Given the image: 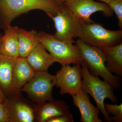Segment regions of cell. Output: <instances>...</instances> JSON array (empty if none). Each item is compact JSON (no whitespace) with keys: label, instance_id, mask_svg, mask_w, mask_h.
<instances>
[{"label":"cell","instance_id":"6da1fadb","mask_svg":"<svg viewBox=\"0 0 122 122\" xmlns=\"http://www.w3.org/2000/svg\"><path fill=\"white\" fill-rule=\"evenodd\" d=\"M63 6L54 0H0V28L5 30L16 18L33 10L54 16Z\"/></svg>","mask_w":122,"mask_h":122},{"label":"cell","instance_id":"7a4b0ae2","mask_svg":"<svg viewBox=\"0 0 122 122\" xmlns=\"http://www.w3.org/2000/svg\"><path fill=\"white\" fill-rule=\"evenodd\" d=\"M75 43L90 73L102 77L113 89H119L122 79L114 75L107 69L106 65V57L103 51L100 48L91 45L81 39H78Z\"/></svg>","mask_w":122,"mask_h":122},{"label":"cell","instance_id":"3957f363","mask_svg":"<svg viewBox=\"0 0 122 122\" xmlns=\"http://www.w3.org/2000/svg\"><path fill=\"white\" fill-rule=\"evenodd\" d=\"M81 66L82 78L81 89L92 96L106 121L111 122L109 115L104 107V102L107 98L114 103L118 102V99L114 94L113 87L107 81H102L98 76L92 74L85 61L81 62Z\"/></svg>","mask_w":122,"mask_h":122},{"label":"cell","instance_id":"277c9868","mask_svg":"<svg viewBox=\"0 0 122 122\" xmlns=\"http://www.w3.org/2000/svg\"><path fill=\"white\" fill-rule=\"evenodd\" d=\"M37 38L50 53L54 62L64 65H81L83 61L77 46L56 39L54 35L40 31Z\"/></svg>","mask_w":122,"mask_h":122},{"label":"cell","instance_id":"5b68a950","mask_svg":"<svg viewBox=\"0 0 122 122\" xmlns=\"http://www.w3.org/2000/svg\"><path fill=\"white\" fill-rule=\"evenodd\" d=\"M51 18L54 22L56 32L54 35L56 39L73 43H75L74 38L78 37L88 44L80 20L65 5L56 15Z\"/></svg>","mask_w":122,"mask_h":122},{"label":"cell","instance_id":"8992f818","mask_svg":"<svg viewBox=\"0 0 122 122\" xmlns=\"http://www.w3.org/2000/svg\"><path fill=\"white\" fill-rule=\"evenodd\" d=\"M56 81L55 75L50 74L47 71L36 72L34 77L21 91L26 93L29 98L35 103L52 101V91Z\"/></svg>","mask_w":122,"mask_h":122},{"label":"cell","instance_id":"52a82bcc","mask_svg":"<svg viewBox=\"0 0 122 122\" xmlns=\"http://www.w3.org/2000/svg\"><path fill=\"white\" fill-rule=\"evenodd\" d=\"M80 20L83 33L91 45L101 48L113 46L122 42V29L109 30L99 23H87Z\"/></svg>","mask_w":122,"mask_h":122},{"label":"cell","instance_id":"ba28073f","mask_svg":"<svg viewBox=\"0 0 122 122\" xmlns=\"http://www.w3.org/2000/svg\"><path fill=\"white\" fill-rule=\"evenodd\" d=\"M55 86L60 89L59 94H68L73 96L81 89L82 75L81 65H62L56 75Z\"/></svg>","mask_w":122,"mask_h":122},{"label":"cell","instance_id":"9c48e42d","mask_svg":"<svg viewBox=\"0 0 122 122\" xmlns=\"http://www.w3.org/2000/svg\"><path fill=\"white\" fill-rule=\"evenodd\" d=\"M64 5L79 20L87 23L94 22L90 17L95 13L102 12L107 17L113 14L108 5L94 0H68Z\"/></svg>","mask_w":122,"mask_h":122},{"label":"cell","instance_id":"30bf717a","mask_svg":"<svg viewBox=\"0 0 122 122\" xmlns=\"http://www.w3.org/2000/svg\"><path fill=\"white\" fill-rule=\"evenodd\" d=\"M7 98L5 106L8 122H35L34 104L23 98L20 94Z\"/></svg>","mask_w":122,"mask_h":122},{"label":"cell","instance_id":"8fae6325","mask_svg":"<svg viewBox=\"0 0 122 122\" xmlns=\"http://www.w3.org/2000/svg\"><path fill=\"white\" fill-rule=\"evenodd\" d=\"M35 121L46 122L51 118L70 113V107L61 100L34 104Z\"/></svg>","mask_w":122,"mask_h":122},{"label":"cell","instance_id":"7c38bea8","mask_svg":"<svg viewBox=\"0 0 122 122\" xmlns=\"http://www.w3.org/2000/svg\"><path fill=\"white\" fill-rule=\"evenodd\" d=\"M17 58L0 53V87L7 98L20 94L12 87L14 69Z\"/></svg>","mask_w":122,"mask_h":122},{"label":"cell","instance_id":"4fadbf2b","mask_svg":"<svg viewBox=\"0 0 122 122\" xmlns=\"http://www.w3.org/2000/svg\"><path fill=\"white\" fill-rule=\"evenodd\" d=\"M74 106L79 110L81 122H102L98 118L99 110L92 104L88 94L81 89L72 96Z\"/></svg>","mask_w":122,"mask_h":122},{"label":"cell","instance_id":"5bb4252c","mask_svg":"<svg viewBox=\"0 0 122 122\" xmlns=\"http://www.w3.org/2000/svg\"><path fill=\"white\" fill-rule=\"evenodd\" d=\"M35 72L28 63L25 58H17L14 69L12 82L14 90L20 93L21 89L33 78Z\"/></svg>","mask_w":122,"mask_h":122},{"label":"cell","instance_id":"9a60e30c","mask_svg":"<svg viewBox=\"0 0 122 122\" xmlns=\"http://www.w3.org/2000/svg\"><path fill=\"white\" fill-rule=\"evenodd\" d=\"M27 62L35 72L47 71L54 61L41 43H39L25 58Z\"/></svg>","mask_w":122,"mask_h":122},{"label":"cell","instance_id":"2e32d148","mask_svg":"<svg viewBox=\"0 0 122 122\" xmlns=\"http://www.w3.org/2000/svg\"><path fill=\"white\" fill-rule=\"evenodd\" d=\"M19 29L17 26L10 25L5 30L4 34L1 39L0 53L15 58L20 57L18 43Z\"/></svg>","mask_w":122,"mask_h":122},{"label":"cell","instance_id":"e0dca14e","mask_svg":"<svg viewBox=\"0 0 122 122\" xmlns=\"http://www.w3.org/2000/svg\"><path fill=\"white\" fill-rule=\"evenodd\" d=\"M106 57L107 69L114 75L122 76V43L109 47L100 48Z\"/></svg>","mask_w":122,"mask_h":122},{"label":"cell","instance_id":"ac0fdd59","mask_svg":"<svg viewBox=\"0 0 122 122\" xmlns=\"http://www.w3.org/2000/svg\"><path fill=\"white\" fill-rule=\"evenodd\" d=\"M36 30L27 31L19 28L18 32V51L20 57L26 58L40 43Z\"/></svg>","mask_w":122,"mask_h":122},{"label":"cell","instance_id":"d6986e66","mask_svg":"<svg viewBox=\"0 0 122 122\" xmlns=\"http://www.w3.org/2000/svg\"><path fill=\"white\" fill-rule=\"evenodd\" d=\"M105 110L109 114L114 115L110 117L112 122H122V103L118 105L104 103Z\"/></svg>","mask_w":122,"mask_h":122},{"label":"cell","instance_id":"ffe728a7","mask_svg":"<svg viewBox=\"0 0 122 122\" xmlns=\"http://www.w3.org/2000/svg\"><path fill=\"white\" fill-rule=\"evenodd\" d=\"M112 10L115 13L118 20V26L122 28V0H112L108 4Z\"/></svg>","mask_w":122,"mask_h":122},{"label":"cell","instance_id":"44dd1931","mask_svg":"<svg viewBox=\"0 0 122 122\" xmlns=\"http://www.w3.org/2000/svg\"><path fill=\"white\" fill-rule=\"evenodd\" d=\"M74 122L73 116L68 113L50 119L46 122Z\"/></svg>","mask_w":122,"mask_h":122},{"label":"cell","instance_id":"7402d4cb","mask_svg":"<svg viewBox=\"0 0 122 122\" xmlns=\"http://www.w3.org/2000/svg\"><path fill=\"white\" fill-rule=\"evenodd\" d=\"M0 122H8V115L5 105L0 103Z\"/></svg>","mask_w":122,"mask_h":122},{"label":"cell","instance_id":"603a6c76","mask_svg":"<svg viewBox=\"0 0 122 122\" xmlns=\"http://www.w3.org/2000/svg\"><path fill=\"white\" fill-rule=\"evenodd\" d=\"M8 98L0 87V103L5 105L7 102Z\"/></svg>","mask_w":122,"mask_h":122},{"label":"cell","instance_id":"cb8c5ba5","mask_svg":"<svg viewBox=\"0 0 122 122\" xmlns=\"http://www.w3.org/2000/svg\"><path fill=\"white\" fill-rule=\"evenodd\" d=\"M54 0L59 4L64 5V4L67 2L68 0Z\"/></svg>","mask_w":122,"mask_h":122},{"label":"cell","instance_id":"d4e9b609","mask_svg":"<svg viewBox=\"0 0 122 122\" xmlns=\"http://www.w3.org/2000/svg\"><path fill=\"white\" fill-rule=\"evenodd\" d=\"M99 0L102 1V2H103L104 3H106V4H109V3H110L112 0Z\"/></svg>","mask_w":122,"mask_h":122},{"label":"cell","instance_id":"484cf974","mask_svg":"<svg viewBox=\"0 0 122 122\" xmlns=\"http://www.w3.org/2000/svg\"><path fill=\"white\" fill-rule=\"evenodd\" d=\"M3 34H2L0 33V47L1 43V39H2V36H3Z\"/></svg>","mask_w":122,"mask_h":122}]
</instances>
